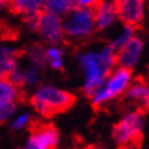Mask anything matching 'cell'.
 Segmentation results:
<instances>
[{
	"instance_id": "obj_1",
	"label": "cell",
	"mask_w": 149,
	"mask_h": 149,
	"mask_svg": "<svg viewBox=\"0 0 149 149\" xmlns=\"http://www.w3.org/2000/svg\"><path fill=\"white\" fill-rule=\"evenodd\" d=\"M116 52L105 45L100 52H87L78 56L79 66L84 73L83 93L91 99L104 84L111 71L116 66Z\"/></svg>"
},
{
	"instance_id": "obj_2",
	"label": "cell",
	"mask_w": 149,
	"mask_h": 149,
	"mask_svg": "<svg viewBox=\"0 0 149 149\" xmlns=\"http://www.w3.org/2000/svg\"><path fill=\"white\" fill-rule=\"evenodd\" d=\"M76 102V97L54 86H42L31 98V104L39 115L52 117L64 113Z\"/></svg>"
},
{
	"instance_id": "obj_3",
	"label": "cell",
	"mask_w": 149,
	"mask_h": 149,
	"mask_svg": "<svg viewBox=\"0 0 149 149\" xmlns=\"http://www.w3.org/2000/svg\"><path fill=\"white\" fill-rule=\"evenodd\" d=\"M132 81V70L117 66V69L113 70L104 84L97 91L89 100L95 109L102 108L104 104L109 103L113 99H116L126 92Z\"/></svg>"
},
{
	"instance_id": "obj_4",
	"label": "cell",
	"mask_w": 149,
	"mask_h": 149,
	"mask_svg": "<svg viewBox=\"0 0 149 149\" xmlns=\"http://www.w3.org/2000/svg\"><path fill=\"white\" fill-rule=\"evenodd\" d=\"M144 114L136 110L127 113L122 119L113 126V138L119 146L132 144L139 147L143 138Z\"/></svg>"
},
{
	"instance_id": "obj_5",
	"label": "cell",
	"mask_w": 149,
	"mask_h": 149,
	"mask_svg": "<svg viewBox=\"0 0 149 149\" xmlns=\"http://www.w3.org/2000/svg\"><path fill=\"white\" fill-rule=\"evenodd\" d=\"M65 37L74 40L87 39L95 31V15L94 11L87 8L77 6L71 10L65 22H63Z\"/></svg>"
},
{
	"instance_id": "obj_6",
	"label": "cell",
	"mask_w": 149,
	"mask_h": 149,
	"mask_svg": "<svg viewBox=\"0 0 149 149\" xmlns=\"http://www.w3.org/2000/svg\"><path fill=\"white\" fill-rule=\"evenodd\" d=\"M116 17L134 29L141 28L144 20V0H114Z\"/></svg>"
},
{
	"instance_id": "obj_7",
	"label": "cell",
	"mask_w": 149,
	"mask_h": 149,
	"mask_svg": "<svg viewBox=\"0 0 149 149\" xmlns=\"http://www.w3.org/2000/svg\"><path fill=\"white\" fill-rule=\"evenodd\" d=\"M37 32L40 34L43 40L50 45H58L65 39L63 20L60 16L48 12L44 9L40 12Z\"/></svg>"
},
{
	"instance_id": "obj_8",
	"label": "cell",
	"mask_w": 149,
	"mask_h": 149,
	"mask_svg": "<svg viewBox=\"0 0 149 149\" xmlns=\"http://www.w3.org/2000/svg\"><path fill=\"white\" fill-rule=\"evenodd\" d=\"M59 132L52 125H44L31 133L21 149H55L59 144Z\"/></svg>"
},
{
	"instance_id": "obj_9",
	"label": "cell",
	"mask_w": 149,
	"mask_h": 149,
	"mask_svg": "<svg viewBox=\"0 0 149 149\" xmlns=\"http://www.w3.org/2000/svg\"><path fill=\"white\" fill-rule=\"evenodd\" d=\"M143 52V42L137 37H131L119 50L116 52V66L125 67V69H133L138 63L141 54Z\"/></svg>"
},
{
	"instance_id": "obj_10",
	"label": "cell",
	"mask_w": 149,
	"mask_h": 149,
	"mask_svg": "<svg viewBox=\"0 0 149 149\" xmlns=\"http://www.w3.org/2000/svg\"><path fill=\"white\" fill-rule=\"evenodd\" d=\"M125 98L137 107L141 113H147L149 110V84L142 81H136L134 83L128 86L126 92L123 93Z\"/></svg>"
},
{
	"instance_id": "obj_11",
	"label": "cell",
	"mask_w": 149,
	"mask_h": 149,
	"mask_svg": "<svg viewBox=\"0 0 149 149\" xmlns=\"http://www.w3.org/2000/svg\"><path fill=\"white\" fill-rule=\"evenodd\" d=\"M22 55V52L12 48L0 47V78L8 77L17 69V60Z\"/></svg>"
},
{
	"instance_id": "obj_12",
	"label": "cell",
	"mask_w": 149,
	"mask_h": 149,
	"mask_svg": "<svg viewBox=\"0 0 149 149\" xmlns=\"http://www.w3.org/2000/svg\"><path fill=\"white\" fill-rule=\"evenodd\" d=\"M95 15V31H103L108 28L116 18V11L114 3L103 1V4L94 11Z\"/></svg>"
},
{
	"instance_id": "obj_13",
	"label": "cell",
	"mask_w": 149,
	"mask_h": 149,
	"mask_svg": "<svg viewBox=\"0 0 149 149\" xmlns=\"http://www.w3.org/2000/svg\"><path fill=\"white\" fill-rule=\"evenodd\" d=\"M44 0H9L8 9L14 15H27L43 9Z\"/></svg>"
},
{
	"instance_id": "obj_14",
	"label": "cell",
	"mask_w": 149,
	"mask_h": 149,
	"mask_svg": "<svg viewBox=\"0 0 149 149\" xmlns=\"http://www.w3.org/2000/svg\"><path fill=\"white\" fill-rule=\"evenodd\" d=\"M77 6L76 0H44L43 3V9L58 16L67 15Z\"/></svg>"
},
{
	"instance_id": "obj_15",
	"label": "cell",
	"mask_w": 149,
	"mask_h": 149,
	"mask_svg": "<svg viewBox=\"0 0 149 149\" xmlns=\"http://www.w3.org/2000/svg\"><path fill=\"white\" fill-rule=\"evenodd\" d=\"M28 58L32 63L33 67L36 69H44L47 65V56H45V48L43 47L39 43H36V44L31 45L27 50Z\"/></svg>"
},
{
	"instance_id": "obj_16",
	"label": "cell",
	"mask_w": 149,
	"mask_h": 149,
	"mask_svg": "<svg viewBox=\"0 0 149 149\" xmlns=\"http://www.w3.org/2000/svg\"><path fill=\"white\" fill-rule=\"evenodd\" d=\"M18 97H20V92H18L17 87L12 84L9 78H0V102H17Z\"/></svg>"
},
{
	"instance_id": "obj_17",
	"label": "cell",
	"mask_w": 149,
	"mask_h": 149,
	"mask_svg": "<svg viewBox=\"0 0 149 149\" xmlns=\"http://www.w3.org/2000/svg\"><path fill=\"white\" fill-rule=\"evenodd\" d=\"M45 56H47V64L54 70H61L64 65V52L59 49L58 47L52 45L50 48L45 49Z\"/></svg>"
},
{
	"instance_id": "obj_18",
	"label": "cell",
	"mask_w": 149,
	"mask_h": 149,
	"mask_svg": "<svg viewBox=\"0 0 149 149\" xmlns=\"http://www.w3.org/2000/svg\"><path fill=\"white\" fill-rule=\"evenodd\" d=\"M134 31H136L134 28L130 27V26H125V24H123V32H122V34H120L115 40L110 42L109 43V47L111 49H114L115 52H117L130 38H131V37L134 36Z\"/></svg>"
},
{
	"instance_id": "obj_19",
	"label": "cell",
	"mask_w": 149,
	"mask_h": 149,
	"mask_svg": "<svg viewBox=\"0 0 149 149\" xmlns=\"http://www.w3.org/2000/svg\"><path fill=\"white\" fill-rule=\"evenodd\" d=\"M17 104L14 100L0 102V123H4L9 119H11L12 115L15 114Z\"/></svg>"
},
{
	"instance_id": "obj_20",
	"label": "cell",
	"mask_w": 149,
	"mask_h": 149,
	"mask_svg": "<svg viewBox=\"0 0 149 149\" xmlns=\"http://www.w3.org/2000/svg\"><path fill=\"white\" fill-rule=\"evenodd\" d=\"M22 77H23L24 86H37L39 83V72H38V69H36V67L23 70Z\"/></svg>"
},
{
	"instance_id": "obj_21",
	"label": "cell",
	"mask_w": 149,
	"mask_h": 149,
	"mask_svg": "<svg viewBox=\"0 0 149 149\" xmlns=\"http://www.w3.org/2000/svg\"><path fill=\"white\" fill-rule=\"evenodd\" d=\"M31 122H32V116H31V114H21V115L16 116L15 119L11 121L10 126L14 131H20V130L26 128Z\"/></svg>"
},
{
	"instance_id": "obj_22",
	"label": "cell",
	"mask_w": 149,
	"mask_h": 149,
	"mask_svg": "<svg viewBox=\"0 0 149 149\" xmlns=\"http://www.w3.org/2000/svg\"><path fill=\"white\" fill-rule=\"evenodd\" d=\"M43 9L36 11V12H31V14L27 15H23V22L24 24L27 26V28L29 31H33V32H37L38 29V23H39V16H40V12Z\"/></svg>"
},
{
	"instance_id": "obj_23",
	"label": "cell",
	"mask_w": 149,
	"mask_h": 149,
	"mask_svg": "<svg viewBox=\"0 0 149 149\" xmlns=\"http://www.w3.org/2000/svg\"><path fill=\"white\" fill-rule=\"evenodd\" d=\"M76 1H77V5L81 6V8H87L95 11L103 4L104 0H76Z\"/></svg>"
},
{
	"instance_id": "obj_24",
	"label": "cell",
	"mask_w": 149,
	"mask_h": 149,
	"mask_svg": "<svg viewBox=\"0 0 149 149\" xmlns=\"http://www.w3.org/2000/svg\"><path fill=\"white\" fill-rule=\"evenodd\" d=\"M8 3H9V0H0V10L4 8H8Z\"/></svg>"
}]
</instances>
